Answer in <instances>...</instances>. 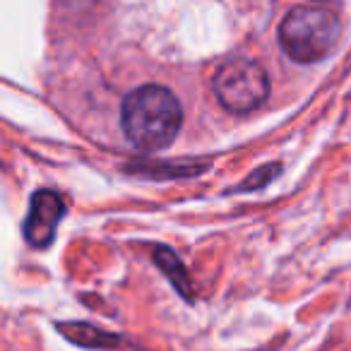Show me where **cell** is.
I'll return each mask as SVG.
<instances>
[{
    "instance_id": "obj_3",
    "label": "cell",
    "mask_w": 351,
    "mask_h": 351,
    "mask_svg": "<svg viewBox=\"0 0 351 351\" xmlns=\"http://www.w3.org/2000/svg\"><path fill=\"white\" fill-rule=\"evenodd\" d=\"M212 89L226 111L250 113L265 104L269 94V80L263 65L255 60L231 58L217 68Z\"/></svg>"
},
{
    "instance_id": "obj_7",
    "label": "cell",
    "mask_w": 351,
    "mask_h": 351,
    "mask_svg": "<svg viewBox=\"0 0 351 351\" xmlns=\"http://www.w3.org/2000/svg\"><path fill=\"white\" fill-rule=\"evenodd\" d=\"M277 171H279V166H277V164L263 166V169L253 171V176H250V178H248L245 183H241L239 191H255V188L265 186L267 181H272V173H277Z\"/></svg>"
},
{
    "instance_id": "obj_1",
    "label": "cell",
    "mask_w": 351,
    "mask_h": 351,
    "mask_svg": "<svg viewBox=\"0 0 351 351\" xmlns=\"http://www.w3.org/2000/svg\"><path fill=\"white\" fill-rule=\"evenodd\" d=\"M121 123L132 145L145 152H156L176 140L183 125V108L166 87L145 84L123 99Z\"/></svg>"
},
{
    "instance_id": "obj_4",
    "label": "cell",
    "mask_w": 351,
    "mask_h": 351,
    "mask_svg": "<svg viewBox=\"0 0 351 351\" xmlns=\"http://www.w3.org/2000/svg\"><path fill=\"white\" fill-rule=\"evenodd\" d=\"M65 215V200L53 191H36L29 215L25 219V239L34 248H49L60 219Z\"/></svg>"
},
{
    "instance_id": "obj_2",
    "label": "cell",
    "mask_w": 351,
    "mask_h": 351,
    "mask_svg": "<svg viewBox=\"0 0 351 351\" xmlns=\"http://www.w3.org/2000/svg\"><path fill=\"white\" fill-rule=\"evenodd\" d=\"M341 25L327 8H293L279 25V44L296 63H317L337 46Z\"/></svg>"
},
{
    "instance_id": "obj_5",
    "label": "cell",
    "mask_w": 351,
    "mask_h": 351,
    "mask_svg": "<svg viewBox=\"0 0 351 351\" xmlns=\"http://www.w3.org/2000/svg\"><path fill=\"white\" fill-rule=\"evenodd\" d=\"M152 258L156 260V265H159L161 269L166 272V277L171 279V284H173L178 291L183 293L186 298H193V284L191 279H188V272L186 267H183V263L178 260V255L173 253V250L169 248H156V253L152 255Z\"/></svg>"
},
{
    "instance_id": "obj_6",
    "label": "cell",
    "mask_w": 351,
    "mask_h": 351,
    "mask_svg": "<svg viewBox=\"0 0 351 351\" xmlns=\"http://www.w3.org/2000/svg\"><path fill=\"white\" fill-rule=\"evenodd\" d=\"M58 330L68 337L70 341L82 346H113L118 344V337L106 335L101 330H94L92 325H84V322H63L58 325Z\"/></svg>"
}]
</instances>
